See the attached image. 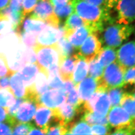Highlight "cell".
Masks as SVG:
<instances>
[{
  "label": "cell",
  "instance_id": "1",
  "mask_svg": "<svg viewBox=\"0 0 135 135\" xmlns=\"http://www.w3.org/2000/svg\"><path fill=\"white\" fill-rule=\"evenodd\" d=\"M74 12L78 15L95 32H101L106 26L113 23L110 11L106 8L92 5L83 0H72Z\"/></svg>",
  "mask_w": 135,
  "mask_h": 135
},
{
  "label": "cell",
  "instance_id": "2",
  "mask_svg": "<svg viewBox=\"0 0 135 135\" xmlns=\"http://www.w3.org/2000/svg\"><path fill=\"white\" fill-rule=\"evenodd\" d=\"M134 30L135 26L132 25L111 23L102 32V43L104 46L113 48L119 47L130 37Z\"/></svg>",
  "mask_w": 135,
  "mask_h": 135
},
{
  "label": "cell",
  "instance_id": "3",
  "mask_svg": "<svg viewBox=\"0 0 135 135\" xmlns=\"http://www.w3.org/2000/svg\"><path fill=\"white\" fill-rule=\"evenodd\" d=\"M110 108L111 103L107 90L99 85L96 91L82 104L81 112H90L97 116L103 117L107 116Z\"/></svg>",
  "mask_w": 135,
  "mask_h": 135
},
{
  "label": "cell",
  "instance_id": "4",
  "mask_svg": "<svg viewBox=\"0 0 135 135\" xmlns=\"http://www.w3.org/2000/svg\"><path fill=\"white\" fill-rule=\"evenodd\" d=\"M126 69L117 61L111 63L104 70L101 79L99 81V86L107 90L112 88L124 87Z\"/></svg>",
  "mask_w": 135,
  "mask_h": 135
},
{
  "label": "cell",
  "instance_id": "5",
  "mask_svg": "<svg viewBox=\"0 0 135 135\" xmlns=\"http://www.w3.org/2000/svg\"><path fill=\"white\" fill-rule=\"evenodd\" d=\"M34 50L37 55V64L40 69L47 72L49 68L54 65H60L61 57L56 44L46 47L37 45Z\"/></svg>",
  "mask_w": 135,
  "mask_h": 135
},
{
  "label": "cell",
  "instance_id": "6",
  "mask_svg": "<svg viewBox=\"0 0 135 135\" xmlns=\"http://www.w3.org/2000/svg\"><path fill=\"white\" fill-rule=\"evenodd\" d=\"M30 17L43 21L48 25L56 27L61 22L54 12V7L50 0H39Z\"/></svg>",
  "mask_w": 135,
  "mask_h": 135
},
{
  "label": "cell",
  "instance_id": "7",
  "mask_svg": "<svg viewBox=\"0 0 135 135\" xmlns=\"http://www.w3.org/2000/svg\"><path fill=\"white\" fill-rule=\"evenodd\" d=\"M109 124L116 129H132L135 130V120L122 107H113L108 112Z\"/></svg>",
  "mask_w": 135,
  "mask_h": 135
},
{
  "label": "cell",
  "instance_id": "8",
  "mask_svg": "<svg viewBox=\"0 0 135 135\" xmlns=\"http://www.w3.org/2000/svg\"><path fill=\"white\" fill-rule=\"evenodd\" d=\"M102 47L101 40L98 33L93 32L90 34L78 49V55L89 63L92 59L97 57Z\"/></svg>",
  "mask_w": 135,
  "mask_h": 135
},
{
  "label": "cell",
  "instance_id": "9",
  "mask_svg": "<svg viewBox=\"0 0 135 135\" xmlns=\"http://www.w3.org/2000/svg\"><path fill=\"white\" fill-rule=\"evenodd\" d=\"M116 23L129 25L135 20V0H119L115 7Z\"/></svg>",
  "mask_w": 135,
  "mask_h": 135
},
{
  "label": "cell",
  "instance_id": "10",
  "mask_svg": "<svg viewBox=\"0 0 135 135\" xmlns=\"http://www.w3.org/2000/svg\"><path fill=\"white\" fill-rule=\"evenodd\" d=\"M65 35L63 27H56L50 25L47 26L37 36V44L42 46H52Z\"/></svg>",
  "mask_w": 135,
  "mask_h": 135
},
{
  "label": "cell",
  "instance_id": "11",
  "mask_svg": "<svg viewBox=\"0 0 135 135\" xmlns=\"http://www.w3.org/2000/svg\"><path fill=\"white\" fill-rule=\"evenodd\" d=\"M54 119L51 125L60 124L63 126H66L71 123L80 112L79 109L67 103L54 109Z\"/></svg>",
  "mask_w": 135,
  "mask_h": 135
},
{
  "label": "cell",
  "instance_id": "12",
  "mask_svg": "<svg viewBox=\"0 0 135 135\" xmlns=\"http://www.w3.org/2000/svg\"><path fill=\"white\" fill-rule=\"evenodd\" d=\"M66 99V95L62 89H54L47 91L40 96L39 105L54 109L62 105Z\"/></svg>",
  "mask_w": 135,
  "mask_h": 135
},
{
  "label": "cell",
  "instance_id": "13",
  "mask_svg": "<svg viewBox=\"0 0 135 135\" xmlns=\"http://www.w3.org/2000/svg\"><path fill=\"white\" fill-rule=\"evenodd\" d=\"M25 46L22 42L5 56L8 68L13 74L17 72L27 64L25 56Z\"/></svg>",
  "mask_w": 135,
  "mask_h": 135
},
{
  "label": "cell",
  "instance_id": "14",
  "mask_svg": "<svg viewBox=\"0 0 135 135\" xmlns=\"http://www.w3.org/2000/svg\"><path fill=\"white\" fill-rule=\"evenodd\" d=\"M117 61L125 69L135 66V41L122 45L117 51Z\"/></svg>",
  "mask_w": 135,
  "mask_h": 135
},
{
  "label": "cell",
  "instance_id": "15",
  "mask_svg": "<svg viewBox=\"0 0 135 135\" xmlns=\"http://www.w3.org/2000/svg\"><path fill=\"white\" fill-rule=\"evenodd\" d=\"M20 30H15L0 35V53L5 57L22 42Z\"/></svg>",
  "mask_w": 135,
  "mask_h": 135
},
{
  "label": "cell",
  "instance_id": "16",
  "mask_svg": "<svg viewBox=\"0 0 135 135\" xmlns=\"http://www.w3.org/2000/svg\"><path fill=\"white\" fill-rule=\"evenodd\" d=\"M34 120L37 126L43 129L47 133L49 126L53 122L54 119V110L42 105L37 106V110Z\"/></svg>",
  "mask_w": 135,
  "mask_h": 135
},
{
  "label": "cell",
  "instance_id": "17",
  "mask_svg": "<svg viewBox=\"0 0 135 135\" xmlns=\"http://www.w3.org/2000/svg\"><path fill=\"white\" fill-rule=\"evenodd\" d=\"M99 81L89 76L84 78L77 86L78 93L81 104L87 101L98 88Z\"/></svg>",
  "mask_w": 135,
  "mask_h": 135
},
{
  "label": "cell",
  "instance_id": "18",
  "mask_svg": "<svg viewBox=\"0 0 135 135\" xmlns=\"http://www.w3.org/2000/svg\"><path fill=\"white\" fill-rule=\"evenodd\" d=\"M36 104L33 102L24 100L21 104L15 119L17 123H26L31 121L35 114Z\"/></svg>",
  "mask_w": 135,
  "mask_h": 135
},
{
  "label": "cell",
  "instance_id": "19",
  "mask_svg": "<svg viewBox=\"0 0 135 135\" xmlns=\"http://www.w3.org/2000/svg\"><path fill=\"white\" fill-rule=\"evenodd\" d=\"M93 32H95L90 27L85 25L75 30L67 35L66 37L74 47L78 50L88 36Z\"/></svg>",
  "mask_w": 135,
  "mask_h": 135
},
{
  "label": "cell",
  "instance_id": "20",
  "mask_svg": "<svg viewBox=\"0 0 135 135\" xmlns=\"http://www.w3.org/2000/svg\"><path fill=\"white\" fill-rule=\"evenodd\" d=\"M40 70L37 63L27 64L18 72L21 77L26 88L31 86L35 80L36 76Z\"/></svg>",
  "mask_w": 135,
  "mask_h": 135
},
{
  "label": "cell",
  "instance_id": "21",
  "mask_svg": "<svg viewBox=\"0 0 135 135\" xmlns=\"http://www.w3.org/2000/svg\"><path fill=\"white\" fill-rule=\"evenodd\" d=\"M78 54H74L72 56L64 58L60 63V73L63 80L72 79L73 73L75 65L79 59Z\"/></svg>",
  "mask_w": 135,
  "mask_h": 135
},
{
  "label": "cell",
  "instance_id": "22",
  "mask_svg": "<svg viewBox=\"0 0 135 135\" xmlns=\"http://www.w3.org/2000/svg\"><path fill=\"white\" fill-rule=\"evenodd\" d=\"M88 63L87 61L79 57L74 68L72 77L73 82L76 86L87 76L89 70Z\"/></svg>",
  "mask_w": 135,
  "mask_h": 135
},
{
  "label": "cell",
  "instance_id": "23",
  "mask_svg": "<svg viewBox=\"0 0 135 135\" xmlns=\"http://www.w3.org/2000/svg\"><path fill=\"white\" fill-rule=\"evenodd\" d=\"M22 24H23V31L34 34L36 36H37L48 25L43 21L30 17L24 20Z\"/></svg>",
  "mask_w": 135,
  "mask_h": 135
},
{
  "label": "cell",
  "instance_id": "24",
  "mask_svg": "<svg viewBox=\"0 0 135 135\" xmlns=\"http://www.w3.org/2000/svg\"><path fill=\"white\" fill-rule=\"evenodd\" d=\"M11 77L10 88L13 94L18 98H23L25 99L27 89L22 78L18 72L13 73Z\"/></svg>",
  "mask_w": 135,
  "mask_h": 135
},
{
  "label": "cell",
  "instance_id": "25",
  "mask_svg": "<svg viewBox=\"0 0 135 135\" xmlns=\"http://www.w3.org/2000/svg\"><path fill=\"white\" fill-rule=\"evenodd\" d=\"M97 57L102 66L104 68L106 67L111 63L116 61L117 51L115 48L104 46L102 47Z\"/></svg>",
  "mask_w": 135,
  "mask_h": 135
},
{
  "label": "cell",
  "instance_id": "26",
  "mask_svg": "<svg viewBox=\"0 0 135 135\" xmlns=\"http://www.w3.org/2000/svg\"><path fill=\"white\" fill-rule=\"evenodd\" d=\"M1 15L9 20L13 25L15 30L21 29V25L22 24L25 17L23 12H16L11 10L9 6H7L4 9L1 10Z\"/></svg>",
  "mask_w": 135,
  "mask_h": 135
},
{
  "label": "cell",
  "instance_id": "27",
  "mask_svg": "<svg viewBox=\"0 0 135 135\" xmlns=\"http://www.w3.org/2000/svg\"><path fill=\"white\" fill-rule=\"evenodd\" d=\"M87 24L82 18L75 12H73L66 19L63 26L65 32V36L71 33L75 30Z\"/></svg>",
  "mask_w": 135,
  "mask_h": 135
},
{
  "label": "cell",
  "instance_id": "28",
  "mask_svg": "<svg viewBox=\"0 0 135 135\" xmlns=\"http://www.w3.org/2000/svg\"><path fill=\"white\" fill-rule=\"evenodd\" d=\"M67 127L68 135H93L90 126L82 120L74 123H70L67 125Z\"/></svg>",
  "mask_w": 135,
  "mask_h": 135
},
{
  "label": "cell",
  "instance_id": "29",
  "mask_svg": "<svg viewBox=\"0 0 135 135\" xmlns=\"http://www.w3.org/2000/svg\"><path fill=\"white\" fill-rule=\"evenodd\" d=\"M56 45L60 54L61 61L63 59L70 57L74 53L75 48L65 36L58 41Z\"/></svg>",
  "mask_w": 135,
  "mask_h": 135
},
{
  "label": "cell",
  "instance_id": "30",
  "mask_svg": "<svg viewBox=\"0 0 135 135\" xmlns=\"http://www.w3.org/2000/svg\"><path fill=\"white\" fill-rule=\"evenodd\" d=\"M120 105L135 120V99L131 93H124Z\"/></svg>",
  "mask_w": 135,
  "mask_h": 135
},
{
  "label": "cell",
  "instance_id": "31",
  "mask_svg": "<svg viewBox=\"0 0 135 135\" xmlns=\"http://www.w3.org/2000/svg\"><path fill=\"white\" fill-rule=\"evenodd\" d=\"M16 102L14 94L11 88L0 89V106L8 108Z\"/></svg>",
  "mask_w": 135,
  "mask_h": 135
},
{
  "label": "cell",
  "instance_id": "32",
  "mask_svg": "<svg viewBox=\"0 0 135 135\" xmlns=\"http://www.w3.org/2000/svg\"><path fill=\"white\" fill-rule=\"evenodd\" d=\"M89 64V76L94 78L97 81H100L104 73V68L99 62L97 58H96L91 60Z\"/></svg>",
  "mask_w": 135,
  "mask_h": 135
},
{
  "label": "cell",
  "instance_id": "33",
  "mask_svg": "<svg viewBox=\"0 0 135 135\" xmlns=\"http://www.w3.org/2000/svg\"><path fill=\"white\" fill-rule=\"evenodd\" d=\"M82 120L86 122L89 125L95 124L109 125L107 116L100 117L90 112H84V114L82 117Z\"/></svg>",
  "mask_w": 135,
  "mask_h": 135
},
{
  "label": "cell",
  "instance_id": "34",
  "mask_svg": "<svg viewBox=\"0 0 135 135\" xmlns=\"http://www.w3.org/2000/svg\"><path fill=\"white\" fill-rule=\"evenodd\" d=\"M108 95L111 103V107L120 105L121 100L124 94V91L122 87H115L108 89Z\"/></svg>",
  "mask_w": 135,
  "mask_h": 135
},
{
  "label": "cell",
  "instance_id": "35",
  "mask_svg": "<svg viewBox=\"0 0 135 135\" xmlns=\"http://www.w3.org/2000/svg\"><path fill=\"white\" fill-rule=\"evenodd\" d=\"M54 10L61 23L63 20H66L68 17L74 12L72 0L63 6L54 7Z\"/></svg>",
  "mask_w": 135,
  "mask_h": 135
},
{
  "label": "cell",
  "instance_id": "36",
  "mask_svg": "<svg viewBox=\"0 0 135 135\" xmlns=\"http://www.w3.org/2000/svg\"><path fill=\"white\" fill-rule=\"evenodd\" d=\"M35 127L31 123H17L12 127V135H29Z\"/></svg>",
  "mask_w": 135,
  "mask_h": 135
},
{
  "label": "cell",
  "instance_id": "37",
  "mask_svg": "<svg viewBox=\"0 0 135 135\" xmlns=\"http://www.w3.org/2000/svg\"><path fill=\"white\" fill-rule=\"evenodd\" d=\"M20 35L22 43L27 47L34 49L37 45V36L34 34L26 32L20 30Z\"/></svg>",
  "mask_w": 135,
  "mask_h": 135
},
{
  "label": "cell",
  "instance_id": "38",
  "mask_svg": "<svg viewBox=\"0 0 135 135\" xmlns=\"http://www.w3.org/2000/svg\"><path fill=\"white\" fill-rule=\"evenodd\" d=\"M66 101L67 103L79 109L81 112V107L82 106V104L79 99L77 86H76L71 91H70L66 94Z\"/></svg>",
  "mask_w": 135,
  "mask_h": 135
},
{
  "label": "cell",
  "instance_id": "39",
  "mask_svg": "<svg viewBox=\"0 0 135 135\" xmlns=\"http://www.w3.org/2000/svg\"><path fill=\"white\" fill-rule=\"evenodd\" d=\"M49 86L53 89H62L64 81L60 74L48 76Z\"/></svg>",
  "mask_w": 135,
  "mask_h": 135
},
{
  "label": "cell",
  "instance_id": "40",
  "mask_svg": "<svg viewBox=\"0 0 135 135\" xmlns=\"http://www.w3.org/2000/svg\"><path fill=\"white\" fill-rule=\"evenodd\" d=\"M68 129L67 125L63 126L60 124H53L49 127L47 130V135H66Z\"/></svg>",
  "mask_w": 135,
  "mask_h": 135
},
{
  "label": "cell",
  "instance_id": "41",
  "mask_svg": "<svg viewBox=\"0 0 135 135\" xmlns=\"http://www.w3.org/2000/svg\"><path fill=\"white\" fill-rule=\"evenodd\" d=\"M124 84L135 87V66L127 68L124 74Z\"/></svg>",
  "mask_w": 135,
  "mask_h": 135
},
{
  "label": "cell",
  "instance_id": "42",
  "mask_svg": "<svg viewBox=\"0 0 135 135\" xmlns=\"http://www.w3.org/2000/svg\"><path fill=\"white\" fill-rule=\"evenodd\" d=\"M91 128L93 135H107L111 134V127L110 125L95 124L92 125Z\"/></svg>",
  "mask_w": 135,
  "mask_h": 135
},
{
  "label": "cell",
  "instance_id": "43",
  "mask_svg": "<svg viewBox=\"0 0 135 135\" xmlns=\"http://www.w3.org/2000/svg\"><path fill=\"white\" fill-rule=\"evenodd\" d=\"M15 30L14 27L10 20L2 16L0 18V35Z\"/></svg>",
  "mask_w": 135,
  "mask_h": 135
},
{
  "label": "cell",
  "instance_id": "44",
  "mask_svg": "<svg viewBox=\"0 0 135 135\" xmlns=\"http://www.w3.org/2000/svg\"><path fill=\"white\" fill-rule=\"evenodd\" d=\"M38 3V0H24L23 3V13L26 17L34 10Z\"/></svg>",
  "mask_w": 135,
  "mask_h": 135
},
{
  "label": "cell",
  "instance_id": "45",
  "mask_svg": "<svg viewBox=\"0 0 135 135\" xmlns=\"http://www.w3.org/2000/svg\"><path fill=\"white\" fill-rule=\"evenodd\" d=\"M13 73L10 71L4 56H0V77L11 76Z\"/></svg>",
  "mask_w": 135,
  "mask_h": 135
},
{
  "label": "cell",
  "instance_id": "46",
  "mask_svg": "<svg viewBox=\"0 0 135 135\" xmlns=\"http://www.w3.org/2000/svg\"><path fill=\"white\" fill-rule=\"evenodd\" d=\"M25 56L27 64L37 63L36 55L33 49L25 46Z\"/></svg>",
  "mask_w": 135,
  "mask_h": 135
},
{
  "label": "cell",
  "instance_id": "47",
  "mask_svg": "<svg viewBox=\"0 0 135 135\" xmlns=\"http://www.w3.org/2000/svg\"><path fill=\"white\" fill-rule=\"evenodd\" d=\"M24 100V99L23 98H18L12 106L9 107V108H7L8 114L9 117L12 118H15V116L17 113L21 104L23 102Z\"/></svg>",
  "mask_w": 135,
  "mask_h": 135
},
{
  "label": "cell",
  "instance_id": "48",
  "mask_svg": "<svg viewBox=\"0 0 135 135\" xmlns=\"http://www.w3.org/2000/svg\"><path fill=\"white\" fill-rule=\"evenodd\" d=\"M24 0H10L9 7L13 11L23 12V3Z\"/></svg>",
  "mask_w": 135,
  "mask_h": 135
},
{
  "label": "cell",
  "instance_id": "49",
  "mask_svg": "<svg viewBox=\"0 0 135 135\" xmlns=\"http://www.w3.org/2000/svg\"><path fill=\"white\" fill-rule=\"evenodd\" d=\"M0 135H12V128L8 123H0Z\"/></svg>",
  "mask_w": 135,
  "mask_h": 135
},
{
  "label": "cell",
  "instance_id": "50",
  "mask_svg": "<svg viewBox=\"0 0 135 135\" xmlns=\"http://www.w3.org/2000/svg\"><path fill=\"white\" fill-rule=\"evenodd\" d=\"M10 76H4L0 77V89L10 88Z\"/></svg>",
  "mask_w": 135,
  "mask_h": 135
},
{
  "label": "cell",
  "instance_id": "51",
  "mask_svg": "<svg viewBox=\"0 0 135 135\" xmlns=\"http://www.w3.org/2000/svg\"><path fill=\"white\" fill-rule=\"evenodd\" d=\"M105 7L109 11L114 8L119 0H103Z\"/></svg>",
  "mask_w": 135,
  "mask_h": 135
},
{
  "label": "cell",
  "instance_id": "52",
  "mask_svg": "<svg viewBox=\"0 0 135 135\" xmlns=\"http://www.w3.org/2000/svg\"><path fill=\"white\" fill-rule=\"evenodd\" d=\"M8 117L7 109H3L0 107V122L6 121L7 122Z\"/></svg>",
  "mask_w": 135,
  "mask_h": 135
},
{
  "label": "cell",
  "instance_id": "53",
  "mask_svg": "<svg viewBox=\"0 0 135 135\" xmlns=\"http://www.w3.org/2000/svg\"><path fill=\"white\" fill-rule=\"evenodd\" d=\"M71 0H50L53 7H61L66 5Z\"/></svg>",
  "mask_w": 135,
  "mask_h": 135
},
{
  "label": "cell",
  "instance_id": "54",
  "mask_svg": "<svg viewBox=\"0 0 135 135\" xmlns=\"http://www.w3.org/2000/svg\"><path fill=\"white\" fill-rule=\"evenodd\" d=\"M83 1L87 2L88 3L91 4L92 5H96L97 6H99V7H101L106 8V7H105V5H104V3L103 0H83Z\"/></svg>",
  "mask_w": 135,
  "mask_h": 135
},
{
  "label": "cell",
  "instance_id": "55",
  "mask_svg": "<svg viewBox=\"0 0 135 135\" xmlns=\"http://www.w3.org/2000/svg\"><path fill=\"white\" fill-rule=\"evenodd\" d=\"M46 132L41 128H36L34 127L33 129L29 133V135H46Z\"/></svg>",
  "mask_w": 135,
  "mask_h": 135
},
{
  "label": "cell",
  "instance_id": "56",
  "mask_svg": "<svg viewBox=\"0 0 135 135\" xmlns=\"http://www.w3.org/2000/svg\"><path fill=\"white\" fill-rule=\"evenodd\" d=\"M10 0H0V11L9 6Z\"/></svg>",
  "mask_w": 135,
  "mask_h": 135
},
{
  "label": "cell",
  "instance_id": "57",
  "mask_svg": "<svg viewBox=\"0 0 135 135\" xmlns=\"http://www.w3.org/2000/svg\"><path fill=\"white\" fill-rule=\"evenodd\" d=\"M132 95L133 96V97H134V99H135V91H134V92L133 93H132Z\"/></svg>",
  "mask_w": 135,
  "mask_h": 135
},
{
  "label": "cell",
  "instance_id": "58",
  "mask_svg": "<svg viewBox=\"0 0 135 135\" xmlns=\"http://www.w3.org/2000/svg\"><path fill=\"white\" fill-rule=\"evenodd\" d=\"M1 17H2V15H1V13H0V18H1Z\"/></svg>",
  "mask_w": 135,
  "mask_h": 135
},
{
  "label": "cell",
  "instance_id": "59",
  "mask_svg": "<svg viewBox=\"0 0 135 135\" xmlns=\"http://www.w3.org/2000/svg\"><path fill=\"white\" fill-rule=\"evenodd\" d=\"M3 56V55H2L0 53V56Z\"/></svg>",
  "mask_w": 135,
  "mask_h": 135
},
{
  "label": "cell",
  "instance_id": "60",
  "mask_svg": "<svg viewBox=\"0 0 135 135\" xmlns=\"http://www.w3.org/2000/svg\"><path fill=\"white\" fill-rule=\"evenodd\" d=\"M134 33H135V30H134Z\"/></svg>",
  "mask_w": 135,
  "mask_h": 135
},
{
  "label": "cell",
  "instance_id": "61",
  "mask_svg": "<svg viewBox=\"0 0 135 135\" xmlns=\"http://www.w3.org/2000/svg\"></svg>",
  "mask_w": 135,
  "mask_h": 135
}]
</instances>
